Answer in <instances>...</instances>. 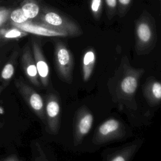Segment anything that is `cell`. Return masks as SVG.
<instances>
[{
  "mask_svg": "<svg viewBox=\"0 0 161 161\" xmlns=\"http://www.w3.org/2000/svg\"><path fill=\"white\" fill-rule=\"evenodd\" d=\"M12 11L11 8H8L3 6L0 7V28L9 21V14Z\"/></svg>",
  "mask_w": 161,
  "mask_h": 161,
  "instance_id": "cell-18",
  "label": "cell"
},
{
  "mask_svg": "<svg viewBox=\"0 0 161 161\" xmlns=\"http://www.w3.org/2000/svg\"><path fill=\"white\" fill-rule=\"evenodd\" d=\"M136 33L138 38L144 43L148 42L152 37V31L147 23H142L137 26Z\"/></svg>",
  "mask_w": 161,
  "mask_h": 161,
  "instance_id": "cell-15",
  "label": "cell"
},
{
  "mask_svg": "<svg viewBox=\"0 0 161 161\" xmlns=\"http://www.w3.org/2000/svg\"><path fill=\"white\" fill-rule=\"evenodd\" d=\"M21 65L23 73L28 80L34 86L40 88L42 84L39 80L38 71L32 53V50L29 46L24 47L22 52Z\"/></svg>",
  "mask_w": 161,
  "mask_h": 161,
  "instance_id": "cell-6",
  "label": "cell"
},
{
  "mask_svg": "<svg viewBox=\"0 0 161 161\" xmlns=\"http://www.w3.org/2000/svg\"><path fill=\"white\" fill-rule=\"evenodd\" d=\"M31 50L38 71L40 82L44 88H47L50 84V69L43 55L40 44L35 40H32Z\"/></svg>",
  "mask_w": 161,
  "mask_h": 161,
  "instance_id": "cell-5",
  "label": "cell"
},
{
  "mask_svg": "<svg viewBox=\"0 0 161 161\" xmlns=\"http://www.w3.org/2000/svg\"><path fill=\"white\" fill-rule=\"evenodd\" d=\"M28 33L12 26L10 28L1 27L0 28V43L13 39H19L26 36Z\"/></svg>",
  "mask_w": 161,
  "mask_h": 161,
  "instance_id": "cell-13",
  "label": "cell"
},
{
  "mask_svg": "<svg viewBox=\"0 0 161 161\" xmlns=\"http://www.w3.org/2000/svg\"><path fill=\"white\" fill-rule=\"evenodd\" d=\"M152 93L157 99H161V83L155 82L152 86Z\"/></svg>",
  "mask_w": 161,
  "mask_h": 161,
  "instance_id": "cell-19",
  "label": "cell"
},
{
  "mask_svg": "<svg viewBox=\"0 0 161 161\" xmlns=\"http://www.w3.org/2000/svg\"><path fill=\"white\" fill-rule=\"evenodd\" d=\"M16 53L13 54L9 60L5 64L1 70L0 74V84L4 89L8 86L14 75L16 70Z\"/></svg>",
  "mask_w": 161,
  "mask_h": 161,
  "instance_id": "cell-8",
  "label": "cell"
},
{
  "mask_svg": "<svg viewBox=\"0 0 161 161\" xmlns=\"http://www.w3.org/2000/svg\"><path fill=\"white\" fill-rule=\"evenodd\" d=\"M118 1L122 5H128L130 4L131 0H118Z\"/></svg>",
  "mask_w": 161,
  "mask_h": 161,
  "instance_id": "cell-23",
  "label": "cell"
},
{
  "mask_svg": "<svg viewBox=\"0 0 161 161\" xmlns=\"http://www.w3.org/2000/svg\"><path fill=\"white\" fill-rule=\"evenodd\" d=\"M14 86L28 107L45 124V102L42 96L26 83L22 77L15 80Z\"/></svg>",
  "mask_w": 161,
  "mask_h": 161,
  "instance_id": "cell-2",
  "label": "cell"
},
{
  "mask_svg": "<svg viewBox=\"0 0 161 161\" xmlns=\"http://www.w3.org/2000/svg\"><path fill=\"white\" fill-rule=\"evenodd\" d=\"M0 161H21V160L16 155H11Z\"/></svg>",
  "mask_w": 161,
  "mask_h": 161,
  "instance_id": "cell-21",
  "label": "cell"
},
{
  "mask_svg": "<svg viewBox=\"0 0 161 161\" xmlns=\"http://www.w3.org/2000/svg\"><path fill=\"white\" fill-rule=\"evenodd\" d=\"M107 5L111 8H114L117 4V0H105Z\"/></svg>",
  "mask_w": 161,
  "mask_h": 161,
  "instance_id": "cell-22",
  "label": "cell"
},
{
  "mask_svg": "<svg viewBox=\"0 0 161 161\" xmlns=\"http://www.w3.org/2000/svg\"><path fill=\"white\" fill-rule=\"evenodd\" d=\"M9 21L14 23L20 24L30 20L28 19V18L24 13L23 11L19 7L11 11L9 14Z\"/></svg>",
  "mask_w": 161,
  "mask_h": 161,
  "instance_id": "cell-16",
  "label": "cell"
},
{
  "mask_svg": "<svg viewBox=\"0 0 161 161\" xmlns=\"http://www.w3.org/2000/svg\"><path fill=\"white\" fill-rule=\"evenodd\" d=\"M102 0H91V9L94 14H97L101 7Z\"/></svg>",
  "mask_w": 161,
  "mask_h": 161,
  "instance_id": "cell-20",
  "label": "cell"
},
{
  "mask_svg": "<svg viewBox=\"0 0 161 161\" xmlns=\"http://www.w3.org/2000/svg\"><path fill=\"white\" fill-rule=\"evenodd\" d=\"M10 25L16 27L21 31L27 33H31L35 35L43 36H60L64 37L69 36V34L65 32L57 31L42 25L36 23L33 21H28L26 22L17 24L10 22Z\"/></svg>",
  "mask_w": 161,
  "mask_h": 161,
  "instance_id": "cell-7",
  "label": "cell"
},
{
  "mask_svg": "<svg viewBox=\"0 0 161 161\" xmlns=\"http://www.w3.org/2000/svg\"><path fill=\"white\" fill-rule=\"evenodd\" d=\"M93 119V116L90 113H85L78 118L75 129V138L77 140H80L89 132L92 126Z\"/></svg>",
  "mask_w": 161,
  "mask_h": 161,
  "instance_id": "cell-9",
  "label": "cell"
},
{
  "mask_svg": "<svg viewBox=\"0 0 161 161\" xmlns=\"http://www.w3.org/2000/svg\"><path fill=\"white\" fill-rule=\"evenodd\" d=\"M55 64L59 77L64 81H72L73 58L69 50L62 43L56 45L54 52Z\"/></svg>",
  "mask_w": 161,
  "mask_h": 161,
  "instance_id": "cell-3",
  "label": "cell"
},
{
  "mask_svg": "<svg viewBox=\"0 0 161 161\" xmlns=\"http://www.w3.org/2000/svg\"><path fill=\"white\" fill-rule=\"evenodd\" d=\"M33 21L50 28L72 35L78 31L77 26L58 12L47 8H42L38 16Z\"/></svg>",
  "mask_w": 161,
  "mask_h": 161,
  "instance_id": "cell-1",
  "label": "cell"
},
{
  "mask_svg": "<svg viewBox=\"0 0 161 161\" xmlns=\"http://www.w3.org/2000/svg\"><path fill=\"white\" fill-rule=\"evenodd\" d=\"M121 125L119 121L115 119H109L100 125L98 128V133L101 137H108L118 131Z\"/></svg>",
  "mask_w": 161,
  "mask_h": 161,
  "instance_id": "cell-12",
  "label": "cell"
},
{
  "mask_svg": "<svg viewBox=\"0 0 161 161\" xmlns=\"http://www.w3.org/2000/svg\"><path fill=\"white\" fill-rule=\"evenodd\" d=\"M20 8L30 21H33L36 19L42 10L36 0H23L21 3Z\"/></svg>",
  "mask_w": 161,
  "mask_h": 161,
  "instance_id": "cell-10",
  "label": "cell"
},
{
  "mask_svg": "<svg viewBox=\"0 0 161 161\" xmlns=\"http://www.w3.org/2000/svg\"><path fill=\"white\" fill-rule=\"evenodd\" d=\"M33 161H49L41 145L36 142L32 144Z\"/></svg>",
  "mask_w": 161,
  "mask_h": 161,
  "instance_id": "cell-17",
  "label": "cell"
},
{
  "mask_svg": "<svg viewBox=\"0 0 161 161\" xmlns=\"http://www.w3.org/2000/svg\"><path fill=\"white\" fill-rule=\"evenodd\" d=\"M138 87V79L132 75L126 76L121 82V90L127 94H133Z\"/></svg>",
  "mask_w": 161,
  "mask_h": 161,
  "instance_id": "cell-14",
  "label": "cell"
},
{
  "mask_svg": "<svg viewBox=\"0 0 161 161\" xmlns=\"http://www.w3.org/2000/svg\"><path fill=\"white\" fill-rule=\"evenodd\" d=\"M4 89L3 87V86H1V84H0V96H1V93H2V92L3 91V90H4Z\"/></svg>",
  "mask_w": 161,
  "mask_h": 161,
  "instance_id": "cell-24",
  "label": "cell"
},
{
  "mask_svg": "<svg viewBox=\"0 0 161 161\" xmlns=\"http://www.w3.org/2000/svg\"><path fill=\"white\" fill-rule=\"evenodd\" d=\"M96 62V55L94 51H87L83 57L82 60V72L83 79L84 81H87L89 79Z\"/></svg>",
  "mask_w": 161,
  "mask_h": 161,
  "instance_id": "cell-11",
  "label": "cell"
},
{
  "mask_svg": "<svg viewBox=\"0 0 161 161\" xmlns=\"http://www.w3.org/2000/svg\"><path fill=\"white\" fill-rule=\"evenodd\" d=\"M45 124L48 132L57 134L60 120V104L58 95L54 92H50L46 96L45 102Z\"/></svg>",
  "mask_w": 161,
  "mask_h": 161,
  "instance_id": "cell-4",
  "label": "cell"
}]
</instances>
